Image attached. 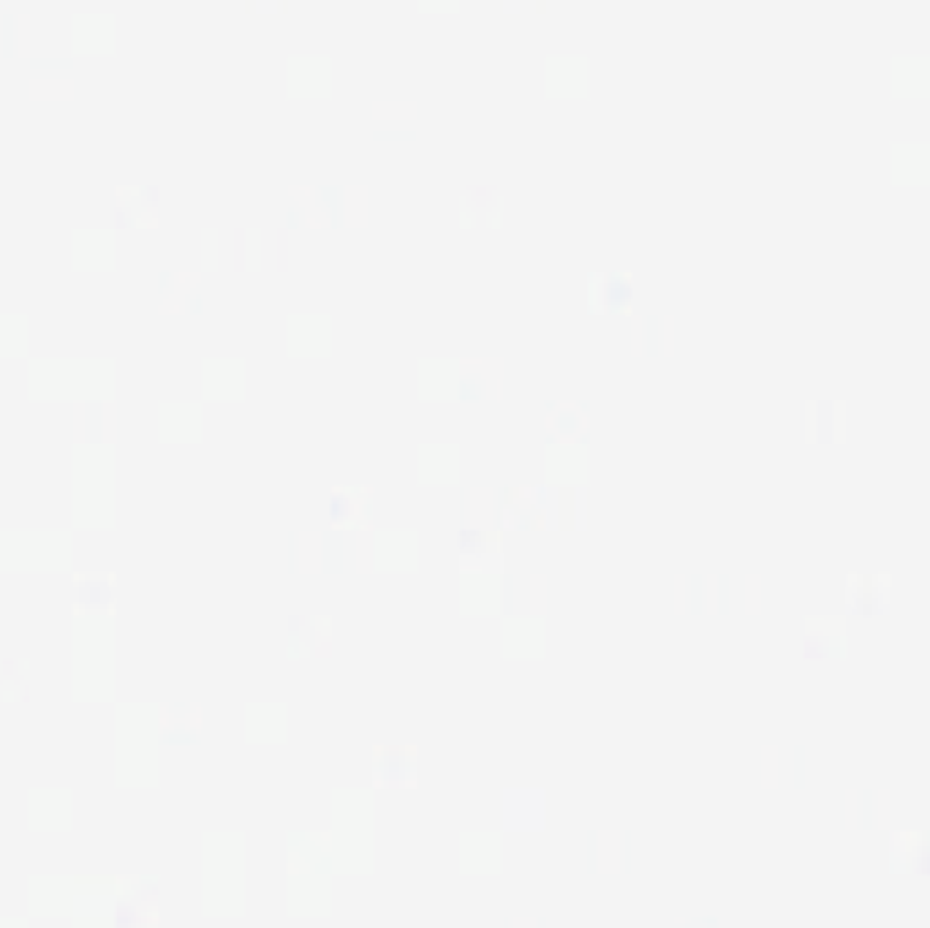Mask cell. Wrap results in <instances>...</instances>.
<instances>
[{
    "mask_svg": "<svg viewBox=\"0 0 930 928\" xmlns=\"http://www.w3.org/2000/svg\"><path fill=\"white\" fill-rule=\"evenodd\" d=\"M109 599H112V589H109V583H103V580H85V583H79L82 605H107Z\"/></svg>",
    "mask_w": 930,
    "mask_h": 928,
    "instance_id": "obj_4",
    "label": "cell"
},
{
    "mask_svg": "<svg viewBox=\"0 0 930 928\" xmlns=\"http://www.w3.org/2000/svg\"><path fill=\"white\" fill-rule=\"evenodd\" d=\"M114 923H117V926H134V923H139V915H136V910L131 904H120L117 912H114Z\"/></svg>",
    "mask_w": 930,
    "mask_h": 928,
    "instance_id": "obj_6",
    "label": "cell"
},
{
    "mask_svg": "<svg viewBox=\"0 0 930 928\" xmlns=\"http://www.w3.org/2000/svg\"><path fill=\"white\" fill-rule=\"evenodd\" d=\"M607 295H609V306L615 308V311H625L631 302V279L625 273L615 275L612 281H609L607 286Z\"/></svg>",
    "mask_w": 930,
    "mask_h": 928,
    "instance_id": "obj_5",
    "label": "cell"
},
{
    "mask_svg": "<svg viewBox=\"0 0 930 928\" xmlns=\"http://www.w3.org/2000/svg\"><path fill=\"white\" fill-rule=\"evenodd\" d=\"M74 268L112 270L114 235L112 232H74Z\"/></svg>",
    "mask_w": 930,
    "mask_h": 928,
    "instance_id": "obj_2",
    "label": "cell"
},
{
    "mask_svg": "<svg viewBox=\"0 0 930 928\" xmlns=\"http://www.w3.org/2000/svg\"><path fill=\"white\" fill-rule=\"evenodd\" d=\"M386 757L392 759L389 770H386V768L375 770V776H379V779H375V781H381V784H406V781H402L400 776H408V779H411V776H413L411 754H408V752H386Z\"/></svg>",
    "mask_w": 930,
    "mask_h": 928,
    "instance_id": "obj_3",
    "label": "cell"
},
{
    "mask_svg": "<svg viewBox=\"0 0 930 928\" xmlns=\"http://www.w3.org/2000/svg\"><path fill=\"white\" fill-rule=\"evenodd\" d=\"M74 52L76 55H112L114 52V17H74Z\"/></svg>",
    "mask_w": 930,
    "mask_h": 928,
    "instance_id": "obj_1",
    "label": "cell"
}]
</instances>
